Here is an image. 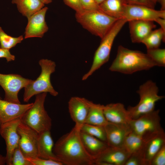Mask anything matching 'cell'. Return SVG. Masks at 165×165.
I'll return each instance as SVG.
<instances>
[{
	"label": "cell",
	"instance_id": "3",
	"mask_svg": "<svg viewBox=\"0 0 165 165\" xmlns=\"http://www.w3.org/2000/svg\"><path fill=\"white\" fill-rule=\"evenodd\" d=\"M75 17L84 28L101 39L119 20L108 16L100 9L75 13Z\"/></svg>",
	"mask_w": 165,
	"mask_h": 165
},
{
	"label": "cell",
	"instance_id": "38",
	"mask_svg": "<svg viewBox=\"0 0 165 165\" xmlns=\"http://www.w3.org/2000/svg\"><path fill=\"white\" fill-rule=\"evenodd\" d=\"M5 58L7 61H14L15 57L12 54L9 50L0 48V58Z\"/></svg>",
	"mask_w": 165,
	"mask_h": 165
},
{
	"label": "cell",
	"instance_id": "37",
	"mask_svg": "<svg viewBox=\"0 0 165 165\" xmlns=\"http://www.w3.org/2000/svg\"><path fill=\"white\" fill-rule=\"evenodd\" d=\"M128 4L130 5L145 6L154 9L155 5L151 0H127Z\"/></svg>",
	"mask_w": 165,
	"mask_h": 165
},
{
	"label": "cell",
	"instance_id": "7",
	"mask_svg": "<svg viewBox=\"0 0 165 165\" xmlns=\"http://www.w3.org/2000/svg\"><path fill=\"white\" fill-rule=\"evenodd\" d=\"M127 22V20L124 18L117 20L107 33L101 39L100 44L95 53L91 67L89 70L83 76L82 80L86 79L108 61L114 39Z\"/></svg>",
	"mask_w": 165,
	"mask_h": 165
},
{
	"label": "cell",
	"instance_id": "10",
	"mask_svg": "<svg viewBox=\"0 0 165 165\" xmlns=\"http://www.w3.org/2000/svg\"><path fill=\"white\" fill-rule=\"evenodd\" d=\"M20 138L18 146L27 158L38 157L37 142L38 133L21 121L17 127Z\"/></svg>",
	"mask_w": 165,
	"mask_h": 165
},
{
	"label": "cell",
	"instance_id": "18",
	"mask_svg": "<svg viewBox=\"0 0 165 165\" xmlns=\"http://www.w3.org/2000/svg\"><path fill=\"white\" fill-rule=\"evenodd\" d=\"M128 22L131 39L134 43H141L156 27L152 21L132 20Z\"/></svg>",
	"mask_w": 165,
	"mask_h": 165
},
{
	"label": "cell",
	"instance_id": "42",
	"mask_svg": "<svg viewBox=\"0 0 165 165\" xmlns=\"http://www.w3.org/2000/svg\"><path fill=\"white\" fill-rule=\"evenodd\" d=\"M41 1L45 4H48L51 3L52 0H41Z\"/></svg>",
	"mask_w": 165,
	"mask_h": 165
},
{
	"label": "cell",
	"instance_id": "13",
	"mask_svg": "<svg viewBox=\"0 0 165 165\" xmlns=\"http://www.w3.org/2000/svg\"><path fill=\"white\" fill-rule=\"evenodd\" d=\"M130 155L123 147L108 146L94 159V164L124 165Z\"/></svg>",
	"mask_w": 165,
	"mask_h": 165
},
{
	"label": "cell",
	"instance_id": "35",
	"mask_svg": "<svg viewBox=\"0 0 165 165\" xmlns=\"http://www.w3.org/2000/svg\"><path fill=\"white\" fill-rule=\"evenodd\" d=\"M84 11H91L100 9L99 5L95 0H80Z\"/></svg>",
	"mask_w": 165,
	"mask_h": 165
},
{
	"label": "cell",
	"instance_id": "29",
	"mask_svg": "<svg viewBox=\"0 0 165 165\" xmlns=\"http://www.w3.org/2000/svg\"><path fill=\"white\" fill-rule=\"evenodd\" d=\"M24 39L22 35L14 37L8 35L0 27V48L9 50Z\"/></svg>",
	"mask_w": 165,
	"mask_h": 165
},
{
	"label": "cell",
	"instance_id": "21",
	"mask_svg": "<svg viewBox=\"0 0 165 165\" xmlns=\"http://www.w3.org/2000/svg\"><path fill=\"white\" fill-rule=\"evenodd\" d=\"M165 145L164 132L160 133L146 141L143 151L145 165H150L157 152Z\"/></svg>",
	"mask_w": 165,
	"mask_h": 165
},
{
	"label": "cell",
	"instance_id": "27",
	"mask_svg": "<svg viewBox=\"0 0 165 165\" xmlns=\"http://www.w3.org/2000/svg\"><path fill=\"white\" fill-rule=\"evenodd\" d=\"M165 31L161 28L152 30L141 43L146 47L147 50L159 48L162 41H165Z\"/></svg>",
	"mask_w": 165,
	"mask_h": 165
},
{
	"label": "cell",
	"instance_id": "16",
	"mask_svg": "<svg viewBox=\"0 0 165 165\" xmlns=\"http://www.w3.org/2000/svg\"><path fill=\"white\" fill-rule=\"evenodd\" d=\"M33 103H13L2 100L0 96V125L15 119H21Z\"/></svg>",
	"mask_w": 165,
	"mask_h": 165
},
{
	"label": "cell",
	"instance_id": "4",
	"mask_svg": "<svg viewBox=\"0 0 165 165\" xmlns=\"http://www.w3.org/2000/svg\"><path fill=\"white\" fill-rule=\"evenodd\" d=\"M47 93L36 95L32 106L25 112L21 119V121L38 133L50 130L52 120L44 106Z\"/></svg>",
	"mask_w": 165,
	"mask_h": 165
},
{
	"label": "cell",
	"instance_id": "5",
	"mask_svg": "<svg viewBox=\"0 0 165 165\" xmlns=\"http://www.w3.org/2000/svg\"><path fill=\"white\" fill-rule=\"evenodd\" d=\"M158 88L156 83L149 80L141 85L137 92L140 98L135 106H129L127 110L131 119H135L140 116L155 110L156 103L164 97L158 94Z\"/></svg>",
	"mask_w": 165,
	"mask_h": 165
},
{
	"label": "cell",
	"instance_id": "32",
	"mask_svg": "<svg viewBox=\"0 0 165 165\" xmlns=\"http://www.w3.org/2000/svg\"><path fill=\"white\" fill-rule=\"evenodd\" d=\"M32 165H62V163L55 160L41 158L38 157L28 158Z\"/></svg>",
	"mask_w": 165,
	"mask_h": 165
},
{
	"label": "cell",
	"instance_id": "2",
	"mask_svg": "<svg viewBox=\"0 0 165 165\" xmlns=\"http://www.w3.org/2000/svg\"><path fill=\"white\" fill-rule=\"evenodd\" d=\"M156 64L147 53L131 50L120 45L116 57L109 68L112 72L127 74L147 70Z\"/></svg>",
	"mask_w": 165,
	"mask_h": 165
},
{
	"label": "cell",
	"instance_id": "40",
	"mask_svg": "<svg viewBox=\"0 0 165 165\" xmlns=\"http://www.w3.org/2000/svg\"><path fill=\"white\" fill-rule=\"evenodd\" d=\"M161 6V10H165V0H156Z\"/></svg>",
	"mask_w": 165,
	"mask_h": 165
},
{
	"label": "cell",
	"instance_id": "19",
	"mask_svg": "<svg viewBox=\"0 0 165 165\" xmlns=\"http://www.w3.org/2000/svg\"><path fill=\"white\" fill-rule=\"evenodd\" d=\"M103 112L106 120L111 123L128 124L131 119L124 105L120 103L104 105Z\"/></svg>",
	"mask_w": 165,
	"mask_h": 165
},
{
	"label": "cell",
	"instance_id": "1",
	"mask_svg": "<svg viewBox=\"0 0 165 165\" xmlns=\"http://www.w3.org/2000/svg\"><path fill=\"white\" fill-rule=\"evenodd\" d=\"M80 131L75 126L54 144L53 152L63 165H95L94 159L88 153L83 145Z\"/></svg>",
	"mask_w": 165,
	"mask_h": 165
},
{
	"label": "cell",
	"instance_id": "25",
	"mask_svg": "<svg viewBox=\"0 0 165 165\" xmlns=\"http://www.w3.org/2000/svg\"><path fill=\"white\" fill-rule=\"evenodd\" d=\"M104 105L95 104L91 101L85 123L105 127L108 122L104 113Z\"/></svg>",
	"mask_w": 165,
	"mask_h": 165
},
{
	"label": "cell",
	"instance_id": "11",
	"mask_svg": "<svg viewBox=\"0 0 165 165\" xmlns=\"http://www.w3.org/2000/svg\"><path fill=\"white\" fill-rule=\"evenodd\" d=\"M21 119H17L0 125V134L4 139L6 145V164L11 165L13 152L18 147L20 136L17 132Z\"/></svg>",
	"mask_w": 165,
	"mask_h": 165
},
{
	"label": "cell",
	"instance_id": "12",
	"mask_svg": "<svg viewBox=\"0 0 165 165\" xmlns=\"http://www.w3.org/2000/svg\"><path fill=\"white\" fill-rule=\"evenodd\" d=\"M159 18L165 19V10H157L145 6L128 4L123 18L126 19L127 22L132 20L155 21Z\"/></svg>",
	"mask_w": 165,
	"mask_h": 165
},
{
	"label": "cell",
	"instance_id": "34",
	"mask_svg": "<svg viewBox=\"0 0 165 165\" xmlns=\"http://www.w3.org/2000/svg\"><path fill=\"white\" fill-rule=\"evenodd\" d=\"M124 165H145L142 154L138 153L131 154Z\"/></svg>",
	"mask_w": 165,
	"mask_h": 165
},
{
	"label": "cell",
	"instance_id": "33",
	"mask_svg": "<svg viewBox=\"0 0 165 165\" xmlns=\"http://www.w3.org/2000/svg\"><path fill=\"white\" fill-rule=\"evenodd\" d=\"M165 165V145L157 152L153 158L150 165Z\"/></svg>",
	"mask_w": 165,
	"mask_h": 165
},
{
	"label": "cell",
	"instance_id": "41",
	"mask_svg": "<svg viewBox=\"0 0 165 165\" xmlns=\"http://www.w3.org/2000/svg\"><path fill=\"white\" fill-rule=\"evenodd\" d=\"M6 164V160L5 156L0 154V165H4Z\"/></svg>",
	"mask_w": 165,
	"mask_h": 165
},
{
	"label": "cell",
	"instance_id": "14",
	"mask_svg": "<svg viewBox=\"0 0 165 165\" xmlns=\"http://www.w3.org/2000/svg\"><path fill=\"white\" fill-rule=\"evenodd\" d=\"M91 102L84 98L77 97H71L68 101L70 116L75 123V126L80 130L85 123Z\"/></svg>",
	"mask_w": 165,
	"mask_h": 165
},
{
	"label": "cell",
	"instance_id": "15",
	"mask_svg": "<svg viewBox=\"0 0 165 165\" xmlns=\"http://www.w3.org/2000/svg\"><path fill=\"white\" fill-rule=\"evenodd\" d=\"M48 9L46 7H43L28 19L24 38L35 37L42 38L48 31L49 28L45 19Z\"/></svg>",
	"mask_w": 165,
	"mask_h": 165
},
{
	"label": "cell",
	"instance_id": "31",
	"mask_svg": "<svg viewBox=\"0 0 165 165\" xmlns=\"http://www.w3.org/2000/svg\"><path fill=\"white\" fill-rule=\"evenodd\" d=\"M11 165H32L19 146L14 150L12 156Z\"/></svg>",
	"mask_w": 165,
	"mask_h": 165
},
{
	"label": "cell",
	"instance_id": "36",
	"mask_svg": "<svg viewBox=\"0 0 165 165\" xmlns=\"http://www.w3.org/2000/svg\"><path fill=\"white\" fill-rule=\"evenodd\" d=\"M64 3L74 9L76 13H80L84 11L80 0H63Z\"/></svg>",
	"mask_w": 165,
	"mask_h": 165
},
{
	"label": "cell",
	"instance_id": "20",
	"mask_svg": "<svg viewBox=\"0 0 165 165\" xmlns=\"http://www.w3.org/2000/svg\"><path fill=\"white\" fill-rule=\"evenodd\" d=\"M54 144L50 130H46L38 133V157L61 162L53 152Z\"/></svg>",
	"mask_w": 165,
	"mask_h": 165
},
{
	"label": "cell",
	"instance_id": "24",
	"mask_svg": "<svg viewBox=\"0 0 165 165\" xmlns=\"http://www.w3.org/2000/svg\"><path fill=\"white\" fill-rule=\"evenodd\" d=\"M12 3L16 5L18 11L28 19L45 5L41 0H12Z\"/></svg>",
	"mask_w": 165,
	"mask_h": 165
},
{
	"label": "cell",
	"instance_id": "39",
	"mask_svg": "<svg viewBox=\"0 0 165 165\" xmlns=\"http://www.w3.org/2000/svg\"><path fill=\"white\" fill-rule=\"evenodd\" d=\"M158 23L164 31H165V19L159 18L157 19L155 21Z\"/></svg>",
	"mask_w": 165,
	"mask_h": 165
},
{
	"label": "cell",
	"instance_id": "17",
	"mask_svg": "<svg viewBox=\"0 0 165 165\" xmlns=\"http://www.w3.org/2000/svg\"><path fill=\"white\" fill-rule=\"evenodd\" d=\"M104 127L108 146L116 148L123 147L126 137L131 131L129 124H118L108 122Z\"/></svg>",
	"mask_w": 165,
	"mask_h": 165
},
{
	"label": "cell",
	"instance_id": "30",
	"mask_svg": "<svg viewBox=\"0 0 165 165\" xmlns=\"http://www.w3.org/2000/svg\"><path fill=\"white\" fill-rule=\"evenodd\" d=\"M147 54L151 59L156 66H165V49L159 48L147 50Z\"/></svg>",
	"mask_w": 165,
	"mask_h": 165
},
{
	"label": "cell",
	"instance_id": "22",
	"mask_svg": "<svg viewBox=\"0 0 165 165\" xmlns=\"http://www.w3.org/2000/svg\"><path fill=\"white\" fill-rule=\"evenodd\" d=\"M83 145L88 153L94 160L108 146L105 142L97 138L80 131Z\"/></svg>",
	"mask_w": 165,
	"mask_h": 165
},
{
	"label": "cell",
	"instance_id": "44",
	"mask_svg": "<svg viewBox=\"0 0 165 165\" xmlns=\"http://www.w3.org/2000/svg\"><path fill=\"white\" fill-rule=\"evenodd\" d=\"M156 5V0H151Z\"/></svg>",
	"mask_w": 165,
	"mask_h": 165
},
{
	"label": "cell",
	"instance_id": "43",
	"mask_svg": "<svg viewBox=\"0 0 165 165\" xmlns=\"http://www.w3.org/2000/svg\"><path fill=\"white\" fill-rule=\"evenodd\" d=\"M97 3L98 5H100L102 2H103L105 0H95Z\"/></svg>",
	"mask_w": 165,
	"mask_h": 165
},
{
	"label": "cell",
	"instance_id": "26",
	"mask_svg": "<svg viewBox=\"0 0 165 165\" xmlns=\"http://www.w3.org/2000/svg\"><path fill=\"white\" fill-rule=\"evenodd\" d=\"M146 141L141 137L131 131L124 140L123 147L130 155L141 153L143 151Z\"/></svg>",
	"mask_w": 165,
	"mask_h": 165
},
{
	"label": "cell",
	"instance_id": "28",
	"mask_svg": "<svg viewBox=\"0 0 165 165\" xmlns=\"http://www.w3.org/2000/svg\"><path fill=\"white\" fill-rule=\"evenodd\" d=\"M80 131L95 137L106 144V137L104 127L85 123L81 127Z\"/></svg>",
	"mask_w": 165,
	"mask_h": 165
},
{
	"label": "cell",
	"instance_id": "23",
	"mask_svg": "<svg viewBox=\"0 0 165 165\" xmlns=\"http://www.w3.org/2000/svg\"><path fill=\"white\" fill-rule=\"evenodd\" d=\"M127 0H105L99 5L100 9L108 16L117 19L123 18Z\"/></svg>",
	"mask_w": 165,
	"mask_h": 165
},
{
	"label": "cell",
	"instance_id": "8",
	"mask_svg": "<svg viewBox=\"0 0 165 165\" xmlns=\"http://www.w3.org/2000/svg\"><path fill=\"white\" fill-rule=\"evenodd\" d=\"M159 110H154L135 119H131L129 125L131 131L145 141L164 131L160 123Z\"/></svg>",
	"mask_w": 165,
	"mask_h": 165
},
{
	"label": "cell",
	"instance_id": "9",
	"mask_svg": "<svg viewBox=\"0 0 165 165\" xmlns=\"http://www.w3.org/2000/svg\"><path fill=\"white\" fill-rule=\"evenodd\" d=\"M33 81L16 74L0 73V85L5 92L4 99L11 102L20 104L18 96L19 91Z\"/></svg>",
	"mask_w": 165,
	"mask_h": 165
},
{
	"label": "cell",
	"instance_id": "6",
	"mask_svg": "<svg viewBox=\"0 0 165 165\" xmlns=\"http://www.w3.org/2000/svg\"><path fill=\"white\" fill-rule=\"evenodd\" d=\"M41 72L35 80L24 88L23 100L28 102L34 95L43 93H49L53 96L58 95V92L53 88L50 81V76L55 70V62L47 59H42L39 61Z\"/></svg>",
	"mask_w": 165,
	"mask_h": 165
}]
</instances>
